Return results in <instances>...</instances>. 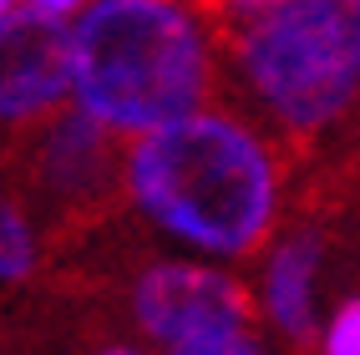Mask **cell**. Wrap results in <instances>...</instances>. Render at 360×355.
<instances>
[{"mask_svg":"<svg viewBox=\"0 0 360 355\" xmlns=\"http://www.w3.org/2000/svg\"><path fill=\"white\" fill-rule=\"evenodd\" d=\"M127 188L158 228L229 259L269 239L279 208V173L264 137L233 112L203 107L132 137Z\"/></svg>","mask_w":360,"mask_h":355,"instance_id":"1","label":"cell"},{"mask_svg":"<svg viewBox=\"0 0 360 355\" xmlns=\"http://www.w3.org/2000/svg\"><path fill=\"white\" fill-rule=\"evenodd\" d=\"M208 86L203 31L173 0H97L71 26V91L82 112L122 137L198 112Z\"/></svg>","mask_w":360,"mask_h":355,"instance_id":"2","label":"cell"},{"mask_svg":"<svg viewBox=\"0 0 360 355\" xmlns=\"http://www.w3.org/2000/svg\"><path fill=\"white\" fill-rule=\"evenodd\" d=\"M274 127L309 148L360 97V11L350 0H274L229 31Z\"/></svg>","mask_w":360,"mask_h":355,"instance_id":"3","label":"cell"},{"mask_svg":"<svg viewBox=\"0 0 360 355\" xmlns=\"http://www.w3.org/2000/svg\"><path fill=\"white\" fill-rule=\"evenodd\" d=\"M122 142H127L122 132L102 127L91 112L56 107L51 122L36 117L20 132L6 168L20 198H31L56 233H82L97 219H107L112 203L122 198V178H127Z\"/></svg>","mask_w":360,"mask_h":355,"instance_id":"4","label":"cell"},{"mask_svg":"<svg viewBox=\"0 0 360 355\" xmlns=\"http://www.w3.org/2000/svg\"><path fill=\"white\" fill-rule=\"evenodd\" d=\"M132 320L158 345H178L208 330L254 325V295L208 264H153L132 284Z\"/></svg>","mask_w":360,"mask_h":355,"instance_id":"5","label":"cell"},{"mask_svg":"<svg viewBox=\"0 0 360 355\" xmlns=\"http://www.w3.org/2000/svg\"><path fill=\"white\" fill-rule=\"evenodd\" d=\"M71 91L66 15L15 6L0 15V127H31Z\"/></svg>","mask_w":360,"mask_h":355,"instance_id":"6","label":"cell"},{"mask_svg":"<svg viewBox=\"0 0 360 355\" xmlns=\"http://www.w3.org/2000/svg\"><path fill=\"white\" fill-rule=\"evenodd\" d=\"M325 264V228L300 224L279 239L274 259H269V279H264V295H269V315L279 325V335L295 350H304L315 340V279Z\"/></svg>","mask_w":360,"mask_h":355,"instance_id":"7","label":"cell"},{"mask_svg":"<svg viewBox=\"0 0 360 355\" xmlns=\"http://www.w3.org/2000/svg\"><path fill=\"white\" fill-rule=\"evenodd\" d=\"M36 274V228L15 188L0 183V284Z\"/></svg>","mask_w":360,"mask_h":355,"instance_id":"8","label":"cell"},{"mask_svg":"<svg viewBox=\"0 0 360 355\" xmlns=\"http://www.w3.org/2000/svg\"><path fill=\"white\" fill-rule=\"evenodd\" d=\"M167 355H264L254 325H233V330H208V335L167 345Z\"/></svg>","mask_w":360,"mask_h":355,"instance_id":"9","label":"cell"},{"mask_svg":"<svg viewBox=\"0 0 360 355\" xmlns=\"http://www.w3.org/2000/svg\"><path fill=\"white\" fill-rule=\"evenodd\" d=\"M325 355H360V295L335 310L330 335H325Z\"/></svg>","mask_w":360,"mask_h":355,"instance_id":"10","label":"cell"},{"mask_svg":"<svg viewBox=\"0 0 360 355\" xmlns=\"http://www.w3.org/2000/svg\"><path fill=\"white\" fill-rule=\"evenodd\" d=\"M269 6H274V0H198V11H203L219 31H233V15H238V20H249V15L269 11Z\"/></svg>","mask_w":360,"mask_h":355,"instance_id":"11","label":"cell"},{"mask_svg":"<svg viewBox=\"0 0 360 355\" xmlns=\"http://www.w3.org/2000/svg\"><path fill=\"white\" fill-rule=\"evenodd\" d=\"M36 11H51V15H66V11H77L82 0H31Z\"/></svg>","mask_w":360,"mask_h":355,"instance_id":"12","label":"cell"},{"mask_svg":"<svg viewBox=\"0 0 360 355\" xmlns=\"http://www.w3.org/2000/svg\"><path fill=\"white\" fill-rule=\"evenodd\" d=\"M102 355H142V350H127V345H117V350H102Z\"/></svg>","mask_w":360,"mask_h":355,"instance_id":"13","label":"cell"},{"mask_svg":"<svg viewBox=\"0 0 360 355\" xmlns=\"http://www.w3.org/2000/svg\"><path fill=\"white\" fill-rule=\"evenodd\" d=\"M6 11H15V0H0V15H6Z\"/></svg>","mask_w":360,"mask_h":355,"instance_id":"14","label":"cell"},{"mask_svg":"<svg viewBox=\"0 0 360 355\" xmlns=\"http://www.w3.org/2000/svg\"><path fill=\"white\" fill-rule=\"evenodd\" d=\"M350 6H355V11H360V0H350Z\"/></svg>","mask_w":360,"mask_h":355,"instance_id":"15","label":"cell"}]
</instances>
